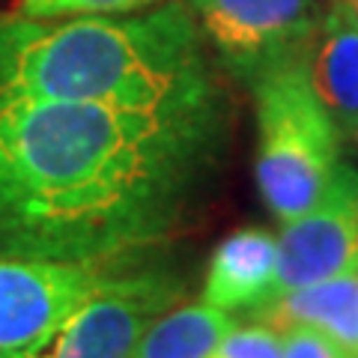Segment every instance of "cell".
<instances>
[{"instance_id":"1","label":"cell","mask_w":358,"mask_h":358,"mask_svg":"<svg viewBox=\"0 0 358 358\" xmlns=\"http://www.w3.org/2000/svg\"><path fill=\"white\" fill-rule=\"evenodd\" d=\"M218 96L182 108H0V260L114 268L188 218L218 164Z\"/></svg>"},{"instance_id":"2","label":"cell","mask_w":358,"mask_h":358,"mask_svg":"<svg viewBox=\"0 0 358 358\" xmlns=\"http://www.w3.org/2000/svg\"><path fill=\"white\" fill-rule=\"evenodd\" d=\"M218 90L185 3L126 15L3 18L0 108L33 102L182 108Z\"/></svg>"},{"instance_id":"3","label":"cell","mask_w":358,"mask_h":358,"mask_svg":"<svg viewBox=\"0 0 358 358\" xmlns=\"http://www.w3.org/2000/svg\"><path fill=\"white\" fill-rule=\"evenodd\" d=\"M257 105V185L287 224L320 203L341 171V126L310 84L305 57L251 78Z\"/></svg>"},{"instance_id":"4","label":"cell","mask_w":358,"mask_h":358,"mask_svg":"<svg viewBox=\"0 0 358 358\" xmlns=\"http://www.w3.org/2000/svg\"><path fill=\"white\" fill-rule=\"evenodd\" d=\"M179 299L167 272H117L48 338L0 358H131L134 346Z\"/></svg>"},{"instance_id":"5","label":"cell","mask_w":358,"mask_h":358,"mask_svg":"<svg viewBox=\"0 0 358 358\" xmlns=\"http://www.w3.org/2000/svg\"><path fill=\"white\" fill-rule=\"evenodd\" d=\"M221 60L245 81L308 54L329 0H182Z\"/></svg>"},{"instance_id":"6","label":"cell","mask_w":358,"mask_h":358,"mask_svg":"<svg viewBox=\"0 0 358 358\" xmlns=\"http://www.w3.org/2000/svg\"><path fill=\"white\" fill-rule=\"evenodd\" d=\"M358 266V173L341 164L326 197L284 224L278 236L272 296L313 287Z\"/></svg>"},{"instance_id":"7","label":"cell","mask_w":358,"mask_h":358,"mask_svg":"<svg viewBox=\"0 0 358 358\" xmlns=\"http://www.w3.org/2000/svg\"><path fill=\"white\" fill-rule=\"evenodd\" d=\"M114 275L93 266L0 260V352L48 338Z\"/></svg>"},{"instance_id":"8","label":"cell","mask_w":358,"mask_h":358,"mask_svg":"<svg viewBox=\"0 0 358 358\" xmlns=\"http://www.w3.org/2000/svg\"><path fill=\"white\" fill-rule=\"evenodd\" d=\"M278 239L260 227H245L224 239L209 260L203 301L221 310H257L272 296Z\"/></svg>"},{"instance_id":"9","label":"cell","mask_w":358,"mask_h":358,"mask_svg":"<svg viewBox=\"0 0 358 358\" xmlns=\"http://www.w3.org/2000/svg\"><path fill=\"white\" fill-rule=\"evenodd\" d=\"M257 322L272 329L310 326L341 343L350 358H358V266L329 281L293 289L251 310Z\"/></svg>"},{"instance_id":"10","label":"cell","mask_w":358,"mask_h":358,"mask_svg":"<svg viewBox=\"0 0 358 358\" xmlns=\"http://www.w3.org/2000/svg\"><path fill=\"white\" fill-rule=\"evenodd\" d=\"M305 66L341 131L352 134L358 126V21L329 3L326 18L308 45Z\"/></svg>"},{"instance_id":"11","label":"cell","mask_w":358,"mask_h":358,"mask_svg":"<svg viewBox=\"0 0 358 358\" xmlns=\"http://www.w3.org/2000/svg\"><path fill=\"white\" fill-rule=\"evenodd\" d=\"M233 329L227 310L215 305H185L162 313L134 346L131 358H212Z\"/></svg>"},{"instance_id":"12","label":"cell","mask_w":358,"mask_h":358,"mask_svg":"<svg viewBox=\"0 0 358 358\" xmlns=\"http://www.w3.org/2000/svg\"><path fill=\"white\" fill-rule=\"evenodd\" d=\"M155 0H18L21 18H75V15H126Z\"/></svg>"},{"instance_id":"13","label":"cell","mask_w":358,"mask_h":358,"mask_svg":"<svg viewBox=\"0 0 358 358\" xmlns=\"http://www.w3.org/2000/svg\"><path fill=\"white\" fill-rule=\"evenodd\" d=\"M215 358H284L281 331L263 322L233 326L215 350Z\"/></svg>"},{"instance_id":"14","label":"cell","mask_w":358,"mask_h":358,"mask_svg":"<svg viewBox=\"0 0 358 358\" xmlns=\"http://www.w3.org/2000/svg\"><path fill=\"white\" fill-rule=\"evenodd\" d=\"M281 331V350L284 358H350V352L341 343H334L329 334L310 326H284Z\"/></svg>"},{"instance_id":"15","label":"cell","mask_w":358,"mask_h":358,"mask_svg":"<svg viewBox=\"0 0 358 358\" xmlns=\"http://www.w3.org/2000/svg\"><path fill=\"white\" fill-rule=\"evenodd\" d=\"M331 6H338V9H343L346 15H350L352 21H358V0H329Z\"/></svg>"},{"instance_id":"16","label":"cell","mask_w":358,"mask_h":358,"mask_svg":"<svg viewBox=\"0 0 358 358\" xmlns=\"http://www.w3.org/2000/svg\"><path fill=\"white\" fill-rule=\"evenodd\" d=\"M352 138H355V143H358V126H355V129H352Z\"/></svg>"},{"instance_id":"17","label":"cell","mask_w":358,"mask_h":358,"mask_svg":"<svg viewBox=\"0 0 358 358\" xmlns=\"http://www.w3.org/2000/svg\"><path fill=\"white\" fill-rule=\"evenodd\" d=\"M212 358H215V355H212Z\"/></svg>"}]
</instances>
